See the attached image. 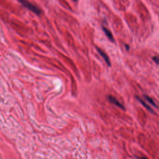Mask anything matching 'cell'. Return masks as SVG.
<instances>
[{
	"label": "cell",
	"instance_id": "6da1fadb",
	"mask_svg": "<svg viewBox=\"0 0 159 159\" xmlns=\"http://www.w3.org/2000/svg\"><path fill=\"white\" fill-rule=\"evenodd\" d=\"M19 1L25 7H27L28 9H29L32 12L35 13L37 15H39L41 13V10L37 7L36 6L33 4L32 3L30 2L29 1L27 0H19Z\"/></svg>",
	"mask_w": 159,
	"mask_h": 159
},
{
	"label": "cell",
	"instance_id": "3957f363",
	"mask_svg": "<svg viewBox=\"0 0 159 159\" xmlns=\"http://www.w3.org/2000/svg\"><path fill=\"white\" fill-rule=\"evenodd\" d=\"M97 48L98 52L100 54V55L104 58V61H106V63H107V65L108 66H111V61H110V60H109L108 56L106 55V53L104 52H103L101 49H100V48Z\"/></svg>",
	"mask_w": 159,
	"mask_h": 159
},
{
	"label": "cell",
	"instance_id": "ba28073f",
	"mask_svg": "<svg viewBox=\"0 0 159 159\" xmlns=\"http://www.w3.org/2000/svg\"><path fill=\"white\" fill-rule=\"evenodd\" d=\"M73 1H77V0H73Z\"/></svg>",
	"mask_w": 159,
	"mask_h": 159
},
{
	"label": "cell",
	"instance_id": "277c9868",
	"mask_svg": "<svg viewBox=\"0 0 159 159\" xmlns=\"http://www.w3.org/2000/svg\"><path fill=\"white\" fill-rule=\"evenodd\" d=\"M102 29L104 32L105 33L107 37L108 38V39H109L111 42H114V37H113V35H112L111 32L108 29H107L106 27H104V26H102Z\"/></svg>",
	"mask_w": 159,
	"mask_h": 159
},
{
	"label": "cell",
	"instance_id": "52a82bcc",
	"mask_svg": "<svg viewBox=\"0 0 159 159\" xmlns=\"http://www.w3.org/2000/svg\"><path fill=\"white\" fill-rule=\"evenodd\" d=\"M152 59H153V60L157 64L159 65V58H158V57H153L152 58Z\"/></svg>",
	"mask_w": 159,
	"mask_h": 159
},
{
	"label": "cell",
	"instance_id": "7a4b0ae2",
	"mask_svg": "<svg viewBox=\"0 0 159 159\" xmlns=\"http://www.w3.org/2000/svg\"><path fill=\"white\" fill-rule=\"evenodd\" d=\"M107 99H108V100H109V101H110L111 103H113V104H114L115 105H116L117 106H118L119 107H120V108H121V109H122L123 110H124L125 109V107H124V106L120 102H119L114 97H113L112 96H111V95H109V96H107Z\"/></svg>",
	"mask_w": 159,
	"mask_h": 159
},
{
	"label": "cell",
	"instance_id": "8992f818",
	"mask_svg": "<svg viewBox=\"0 0 159 159\" xmlns=\"http://www.w3.org/2000/svg\"><path fill=\"white\" fill-rule=\"evenodd\" d=\"M144 97H145V98L150 102V103H151L153 106H155V102H154V101H153V99H152V98H150V97H148V96H146V95H144Z\"/></svg>",
	"mask_w": 159,
	"mask_h": 159
},
{
	"label": "cell",
	"instance_id": "5b68a950",
	"mask_svg": "<svg viewBox=\"0 0 159 159\" xmlns=\"http://www.w3.org/2000/svg\"><path fill=\"white\" fill-rule=\"evenodd\" d=\"M136 98L138 99V100H139V101H140V102H141V103H142V104H143V105L146 108H147L149 111H152V110L151 109L150 107V106H148V105H147V104H146V103H145L143 100H142V99H141L140 98H139V97H136Z\"/></svg>",
	"mask_w": 159,
	"mask_h": 159
}]
</instances>
